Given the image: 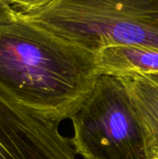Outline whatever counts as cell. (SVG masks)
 I'll return each instance as SVG.
<instances>
[{
	"label": "cell",
	"mask_w": 158,
	"mask_h": 159,
	"mask_svg": "<svg viewBox=\"0 0 158 159\" xmlns=\"http://www.w3.org/2000/svg\"><path fill=\"white\" fill-rule=\"evenodd\" d=\"M95 53L21 17L0 23V88L31 112L61 122L98 77Z\"/></svg>",
	"instance_id": "6da1fadb"
},
{
	"label": "cell",
	"mask_w": 158,
	"mask_h": 159,
	"mask_svg": "<svg viewBox=\"0 0 158 159\" xmlns=\"http://www.w3.org/2000/svg\"><path fill=\"white\" fill-rule=\"evenodd\" d=\"M18 13L93 53L110 45L158 48V0H57Z\"/></svg>",
	"instance_id": "7a4b0ae2"
},
{
	"label": "cell",
	"mask_w": 158,
	"mask_h": 159,
	"mask_svg": "<svg viewBox=\"0 0 158 159\" xmlns=\"http://www.w3.org/2000/svg\"><path fill=\"white\" fill-rule=\"evenodd\" d=\"M70 119L74 148L84 159H148L142 126L119 77L98 75Z\"/></svg>",
	"instance_id": "3957f363"
},
{
	"label": "cell",
	"mask_w": 158,
	"mask_h": 159,
	"mask_svg": "<svg viewBox=\"0 0 158 159\" xmlns=\"http://www.w3.org/2000/svg\"><path fill=\"white\" fill-rule=\"evenodd\" d=\"M60 123L31 112L0 88V159H76Z\"/></svg>",
	"instance_id": "277c9868"
},
{
	"label": "cell",
	"mask_w": 158,
	"mask_h": 159,
	"mask_svg": "<svg viewBox=\"0 0 158 159\" xmlns=\"http://www.w3.org/2000/svg\"><path fill=\"white\" fill-rule=\"evenodd\" d=\"M96 74L126 77L158 74V48L135 45H110L95 52Z\"/></svg>",
	"instance_id": "5b68a950"
},
{
	"label": "cell",
	"mask_w": 158,
	"mask_h": 159,
	"mask_svg": "<svg viewBox=\"0 0 158 159\" xmlns=\"http://www.w3.org/2000/svg\"><path fill=\"white\" fill-rule=\"evenodd\" d=\"M142 126L148 159H158V74L119 77Z\"/></svg>",
	"instance_id": "8992f818"
},
{
	"label": "cell",
	"mask_w": 158,
	"mask_h": 159,
	"mask_svg": "<svg viewBox=\"0 0 158 159\" xmlns=\"http://www.w3.org/2000/svg\"><path fill=\"white\" fill-rule=\"evenodd\" d=\"M19 12H30L43 8L57 0H6Z\"/></svg>",
	"instance_id": "52a82bcc"
},
{
	"label": "cell",
	"mask_w": 158,
	"mask_h": 159,
	"mask_svg": "<svg viewBox=\"0 0 158 159\" xmlns=\"http://www.w3.org/2000/svg\"><path fill=\"white\" fill-rule=\"evenodd\" d=\"M18 11L6 0H0V23L8 22L16 19Z\"/></svg>",
	"instance_id": "ba28073f"
}]
</instances>
